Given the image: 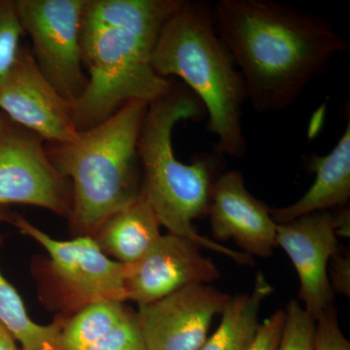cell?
Masks as SVG:
<instances>
[{
  "label": "cell",
  "instance_id": "cell-13",
  "mask_svg": "<svg viewBox=\"0 0 350 350\" xmlns=\"http://www.w3.org/2000/svg\"><path fill=\"white\" fill-rule=\"evenodd\" d=\"M207 216L215 241H232L251 257L273 255L278 224L269 207L246 189L238 170H228L218 177Z\"/></svg>",
  "mask_w": 350,
  "mask_h": 350
},
{
  "label": "cell",
  "instance_id": "cell-20",
  "mask_svg": "<svg viewBox=\"0 0 350 350\" xmlns=\"http://www.w3.org/2000/svg\"><path fill=\"white\" fill-rule=\"evenodd\" d=\"M24 36L14 0H0V77L13 64Z\"/></svg>",
  "mask_w": 350,
  "mask_h": 350
},
{
  "label": "cell",
  "instance_id": "cell-25",
  "mask_svg": "<svg viewBox=\"0 0 350 350\" xmlns=\"http://www.w3.org/2000/svg\"><path fill=\"white\" fill-rule=\"evenodd\" d=\"M336 222V232H337L338 238L344 237V238H349L350 236V224H349V211L342 209L340 213L334 214Z\"/></svg>",
  "mask_w": 350,
  "mask_h": 350
},
{
  "label": "cell",
  "instance_id": "cell-28",
  "mask_svg": "<svg viewBox=\"0 0 350 350\" xmlns=\"http://www.w3.org/2000/svg\"><path fill=\"white\" fill-rule=\"evenodd\" d=\"M8 119V116H7L5 113L0 111V131H1L2 129L4 128V126L6 125Z\"/></svg>",
  "mask_w": 350,
  "mask_h": 350
},
{
  "label": "cell",
  "instance_id": "cell-2",
  "mask_svg": "<svg viewBox=\"0 0 350 350\" xmlns=\"http://www.w3.org/2000/svg\"><path fill=\"white\" fill-rule=\"evenodd\" d=\"M184 0H85L80 29L88 85L71 103L76 128L86 131L130 101L151 103L174 82L158 75L152 54L163 25Z\"/></svg>",
  "mask_w": 350,
  "mask_h": 350
},
{
  "label": "cell",
  "instance_id": "cell-24",
  "mask_svg": "<svg viewBox=\"0 0 350 350\" xmlns=\"http://www.w3.org/2000/svg\"><path fill=\"white\" fill-rule=\"evenodd\" d=\"M329 280L334 292L345 297L350 296V259L349 254L337 253L332 259Z\"/></svg>",
  "mask_w": 350,
  "mask_h": 350
},
{
  "label": "cell",
  "instance_id": "cell-19",
  "mask_svg": "<svg viewBox=\"0 0 350 350\" xmlns=\"http://www.w3.org/2000/svg\"><path fill=\"white\" fill-rule=\"evenodd\" d=\"M315 320L300 301H290L285 310V322L278 350H312Z\"/></svg>",
  "mask_w": 350,
  "mask_h": 350
},
{
  "label": "cell",
  "instance_id": "cell-3",
  "mask_svg": "<svg viewBox=\"0 0 350 350\" xmlns=\"http://www.w3.org/2000/svg\"><path fill=\"white\" fill-rule=\"evenodd\" d=\"M204 112L199 98L187 87L175 83L167 94L149 103L138 138L142 190L161 225L170 234L190 239L200 248L215 251L237 264L253 265L250 255L202 236L193 225L196 219L208 213L223 154H199L192 163H182L175 157L172 131L181 120H200Z\"/></svg>",
  "mask_w": 350,
  "mask_h": 350
},
{
  "label": "cell",
  "instance_id": "cell-8",
  "mask_svg": "<svg viewBox=\"0 0 350 350\" xmlns=\"http://www.w3.org/2000/svg\"><path fill=\"white\" fill-rule=\"evenodd\" d=\"M25 204L62 217L72 209L70 181L51 162L45 142L8 119L0 131V207Z\"/></svg>",
  "mask_w": 350,
  "mask_h": 350
},
{
  "label": "cell",
  "instance_id": "cell-10",
  "mask_svg": "<svg viewBox=\"0 0 350 350\" xmlns=\"http://www.w3.org/2000/svg\"><path fill=\"white\" fill-rule=\"evenodd\" d=\"M230 297L209 284H193L138 306L146 350H200L214 317L222 313Z\"/></svg>",
  "mask_w": 350,
  "mask_h": 350
},
{
  "label": "cell",
  "instance_id": "cell-18",
  "mask_svg": "<svg viewBox=\"0 0 350 350\" xmlns=\"http://www.w3.org/2000/svg\"><path fill=\"white\" fill-rule=\"evenodd\" d=\"M130 312L123 301H100L66 319L62 331L61 350H84L105 337Z\"/></svg>",
  "mask_w": 350,
  "mask_h": 350
},
{
  "label": "cell",
  "instance_id": "cell-11",
  "mask_svg": "<svg viewBox=\"0 0 350 350\" xmlns=\"http://www.w3.org/2000/svg\"><path fill=\"white\" fill-rule=\"evenodd\" d=\"M275 241L298 273L299 299L304 308L313 319H319L335 300L327 271L328 262L340 252L334 214L319 211L278 224Z\"/></svg>",
  "mask_w": 350,
  "mask_h": 350
},
{
  "label": "cell",
  "instance_id": "cell-16",
  "mask_svg": "<svg viewBox=\"0 0 350 350\" xmlns=\"http://www.w3.org/2000/svg\"><path fill=\"white\" fill-rule=\"evenodd\" d=\"M273 288L259 271L250 293L230 297L217 330L207 338L200 350H247L259 328V312Z\"/></svg>",
  "mask_w": 350,
  "mask_h": 350
},
{
  "label": "cell",
  "instance_id": "cell-22",
  "mask_svg": "<svg viewBox=\"0 0 350 350\" xmlns=\"http://www.w3.org/2000/svg\"><path fill=\"white\" fill-rule=\"evenodd\" d=\"M312 350H350V342L338 324L337 312L331 306L315 320Z\"/></svg>",
  "mask_w": 350,
  "mask_h": 350
},
{
  "label": "cell",
  "instance_id": "cell-5",
  "mask_svg": "<svg viewBox=\"0 0 350 350\" xmlns=\"http://www.w3.org/2000/svg\"><path fill=\"white\" fill-rule=\"evenodd\" d=\"M152 66L163 78H180L199 98L208 115L207 130L217 137V151L236 158L246 153L241 119L247 93L209 4L184 0L163 25Z\"/></svg>",
  "mask_w": 350,
  "mask_h": 350
},
{
  "label": "cell",
  "instance_id": "cell-4",
  "mask_svg": "<svg viewBox=\"0 0 350 350\" xmlns=\"http://www.w3.org/2000/svg\"><path fill=\"white\" fill-rule=\"evenodd\" d=\"M148 103L130 101L77 139L45 144L51 162L70 181L71 234L91 237L115 213L139 197L142 170L138 138Z\"/></svg>",
  "mask_w": 350,
  "mask_h": 350
},
{
  "label": "cell",
  "instance_id": "cell-17",
  "mask_svg": "<svg viewBox=\"0 0 350 350\" xmlns=\"http://www.w3.org/2000/svg\"><path fill=\"white\" fill-rule=\"evenodd\" d=\"M0 236V243H1ZM0 321L10 331L23 350H61L62 331L66 317L50 325H40L29 317L17 290L0 271Z\"/></svg>",
  "mask_w": 350,
  "mask_h": 350
},
{
  "label": "cell",
  "instance_id": "cell-15",
  "mask_svg": "<svg viewBox=\"0 0 350 350\" xmlns=\"http://www.w3.org/2000/svg\"><path fill=\"white\" fill-rule=\"evenodd\" d=\"M160 221L144 193L111 216L93 237L101 251L114 261L135 264L161 238Z\"/></svg>",
  "mask_w": 350,
  "mask_h": 350
},
{
  "label": "cell",
  "instance_id": "cell-6",
  "mask_svg": "<svg viewBox=\"0 0 350 350\" xmlns=\"http://www.w3.org/2000/svg\"><path fill=\"white\" fill-rule=\"evenodd\" d=\"M14 226L40 244L49 260L38 269L41 299L72 317L100 301H128L129 265L114 261L91 237L59 241L17 214Z\"/></svg>",
  "mask_w": 350,
  "mask_h": 350
},
{
  "label": "cell",
  "instance_id": "cell-9",
  "mask_svg": "<svg viewBox=\"0 0 350 350\" xmlns=\"http://www.w3.org/2000/svg\"><path fill=\"white\" fill-rule=\"evenodd\" d=\"M0 111L45 144L75 142L79 135L71 103L44 77L29 44L22 43L13 64L0 77Z\"/></svg>",
  "mask_w": 350,
  "mask_h": 350
},
{
  "label": "cell",
  "instance_id": "cell-1",
  "mask_svg": "<svg viewBox=\"0 0 350 350\" xmlns=\"http://www.w3.org/2000/svg\"><path fill=\"white\" fill-rule=\"evenodd\" d=\"M216 29L258 113L293 105L335 55L349 50L326 21L271 0H220Z\"/></svg>",
  "mask_w": 350,
  "mask_h": 350
},
{
  "label": "cell",
  "instance_id": "cell-12",
  "mask_svg": "<svg viewBox=\"0 0 350 350\" xmlns=\"http://www.w3.org/2000/svg\"><path fill=\"white\" fill-rule=\"evenodd\" d=\"M190 239L167 232L142 260L129 265L128 301L148 305L193 284H209L220 278L211 258Z\"/></svg>",
  "mask_w": 350,
  "mask_h": 350
},
{
  "label": "cell",
  "instance_id": "cell-7",
  "mask_svg": "<svg viewBox=\"0 0 350 350\" xmlns=\"http://www.w3.org/2000/svg\"><path fill=\"white\" fill-rule=\"evenodd\" d=\"M39 70L57 93L73 103L84 93L80 29L85 0H14Z\"/></svg>",
  "mask_w": 350,
  "mask_h": 350
},
{
  "label": "cell",
  "instance_id": "cell-14",
  "mask_svg": "<svg viewBox=\"0 0 350 350\" xmlns=\"http://www.w3.org/2000/svg\"><path fill=\"white\" fill-rule=\"evenodd\" d=\"M350 120L337 145L328 155H313L310 169L315 180L300 200L284 207H269L276 224L290 222L306 214L344 206L350 199Z\"/></svg>",
  "mask_w": 350,
  "mask_h": 350
},
{
  "label": "cell",
  "instance_id": "cell-27",
  "mask_svg": "<svg viewBox=\"0 0 350 350\" xmlns=\"http://www.w3.org/2000/svg\"><path fill=\"white\" fill-rule=\"evenodd\" d=\"M16 217H17V213L4 208V207H0V222L9 223V224L14 225Z\"/></svg>",
  "mask_w": 350,
  "mask_h": 350
},
{
  "label": "cell",
  "instance_id": "cell-23",
  "mask_svg": "<svg viewBox=\"0 0 350 350\" xmlns=\"http://www.w3.org/2000/svg\"><path fill=\"white\" fill-rule=\"evenodd\" d=\"M285 310H280L260 324L247 350H278L284 326Z\"/></svg>",
  "mask_w": 350,
  "mask_h": 350
},
{
  "label": "cell",
  "instance_id": "cell-26",
  "mask_svg": "<svg viewBox=\"0 0 350 350\" xmlns=\"http://www.w3.org/2000/svg\"><path fill=\"white\" fill-rule=\"evenodd\" d=\"M0 350H20L16 345L15 338L1 321H0Z\"/></svg>",
  "mask_w": 350,
  "mask_h": 350
},
{
  "label": "cell",
  "instance_id": "cell-21",
  "mask_svg": "<svg viewBox=\"0 0 350 350\" xmlns=\"http://www.w3.org/2000/svg\"><path fill=\"white\" fill-rule=\"evenodd\" d=\"M84 350H146L137 312L130 310L118 325Z\"/></svg>",
  "mask_w": 350,
  "mask_h": 350
}]
</instances>
